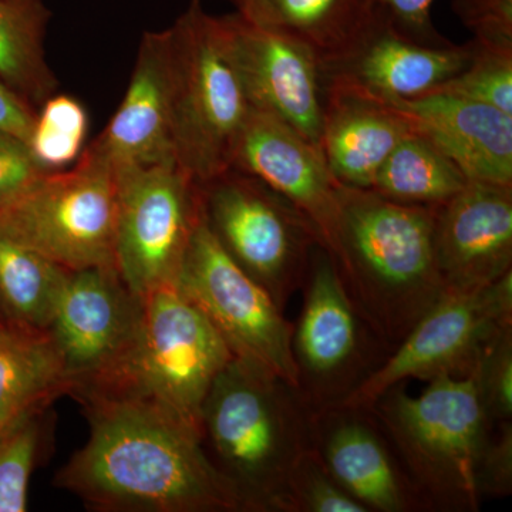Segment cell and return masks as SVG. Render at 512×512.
Listing matches in <instances>:
<instances>
[{
  "mask_svg": "<svg viewBox=\"0 0 512 512\" xmlns=\"http://www.w3.org/2000/svg\"><path fill=\"white\" fill-rule=\"evenodd\" d=\"M470 43L473 53L466 69L430 94L463 97L512 114V49Z\"/></svg>",
  "mask_w": 512,
  "mask_h": 512,
  "instance_id": "cell-28",
  "label": "cell"
},
{
  "mask_svg": "<svg viewBox=\"0 0 512 512\" xmlns=\"http://www.w3.org/2000/svg\"><path fill=\"white\" fill-rule=\"evenodd\" d=\"M333 259L349 295L390 350L447 293L434 249L437 207L338 185Z\"/></svg>",
  "mask_w": 512,
  "mask_h": 512,
  "instance_id": "cell-2",
  "label": "cell"
},
{
  "mask_svg": "<svg viewBox=\"0 0 512 512\" xmlns=\"http://www.w3.org/2000/svg\"><path fill=\"white\" fill-rule=\"evenodd\" d=\"M177 288L210 319L232 355L261 363L298 389L293 326L264 286L221 247L204 214L192 234Z\"/></svg>",
  "mask_w": 512,
  "mask_h": 512,
  "instance_id": "cell-11",
  "label": "cell"
},
{
  "mask_svg": "<svg viewBox=\"0 0 512 512\" xmlns=\"http://www.w3.org/2000/svg\"><path fill=\"white\" fill-rule=\"evenodd\" d=\"M313 447L367 512L427 510L372 410L339 406L313 413Z\"/></svg>",
  "mask_w": 512,
  "mask_h": 512,
  "instance_id": "cell-16",
  "label": "cell"
},
{
  "mask_svg": "<svg viewBox=\"0 0 512 512\" xmlns=\"http://www.w3.org/2000/svg\"><path fill=\"white\" fill-rule=\"evenodd\" d=\"M239 15L308 47L319 63L348 46L370 13V0H237Z\"/></svg>",
  "mask_w": 512,
  "mask_h": 512,
  "instance_id": "cell-23",
  "label": "cell"
},
{
  "mask_svg": "<svg viewBox=\"0 0 512 512\" xmlns=\"http://www.w3.org/2000/svg\"><path fill=\"white\" fill-rule=\"evenodd\" d=\"M289 512H367L336 481L315 447L293 464L286 483Z\"/></svg>",
  "mask_w": 512,
  "mask_h": 512,
  "instance_id": "cell-30",
  "label": "cell"
},
{
  "mask_svg": "<svg viewBox=\"0 0 512 512\" xmlns=\"http://www.w3.org/2000/svg\"><path fill=\"white\" fill-rule=\"evenodd\" d=\"M218 20L225 50L252 109L284 121L319 147L325 87L318 57L239 13Z\"/></svg>",
  "mask_w": 512,
  "mask_h": 512,
  "instance_id": "cell-13",
  "label": "cell"
},
{
  "mask_svg": "<svg viewBox=\"0 0 512 512\" xmlns=\"http://www.w3.org/2000/svg\"><path fill=\"white\" fill-rule=\"evenodd\" d=\"M49 18L42 0H0V79L33 111L57 87L46 62Z\"/></svg>",
  "mask_w": 512,
  "mask_h": 512,
  "instance_id": "cell-24",
  "label": "cell"
},
{
  "mask_svg": "<svg viewBox=\"0 0 512 512\" xmlns=\"http://www.w3.org/2000/svg\"><path fill=\"white\" fill-rule=\"evenodd\" d=\"M173 87L167 30L148 32L138 47L126 96L94 141L114 170L174 160Z\"/></svg>",
  "mask_w": 512,
  "mask_h": 512,
  "instance_id": "cell-19",
  "label": "cell"
},
{
  "mask_svg": "<svg viewBox=\"0 0 512 512\" xmlns=\"http://www.w3.org/2000/svg\"><path fill=\"white\" fill-rule=\"evenodd\" d=\"M70 272L0 232V308L6 322L49 330Z\"/></svg>",
  "mask_w": 512,
  "mask_h": 512,
  "instance_id": "cell-25",
  "label": "cell"
},
{
  "mask_svg": "<svg viewBox=\"0 0 512 512\" xmlns=\"http://www.w3.org/2000/svg\"><path fill=\"white\" fill-rule=\"evenodd\" d=\"M42 414L20 421L0 436V512L28 511L29 481L42 441Z\"/></svg>",
  "mask_w": 512,
  "mask_h": 512,
  "instance_id": "cell-29",
  "label": "cell"
},
{
  "mask_svg": "<svg viewBox=\"0 0 512 512\" xmlns=\"http://www.w3.org/2000/svg\"><path fill=\"white\" fill-rule=\"evenodd\" d=\"M477 392L491 424L512 419V325L488 340L474 369Z\"/></svg>",
  "mask_w": 512,
  "mask_h": 512,
  "instance_id": "cell-31",
  "label": "cell"
},
{
  "mask_svg": "<svg viewBox=\"0 0 512 512\" xmlns=\"http://www.w3.org/2000/svg\"><path fill=\"white\" fill-rule=\"evenodd\" d=\"M232 168L251 175L291 202L333 256L338 232V183L322 151L284 121L252 109Z\"/></svg>",
  "mask_w": 512,
  "mask_h": 512,
  "instance_id": "cell-17",
  "label": "cell"
},
{
  "mask_svg": "<svg viewBox=\"0 0 512 512\" xmlns=\"http://www.w3.org/2000/svg\"><path fill=\"white\" fill-rule=\"evenodd\" d=\"M320 151L342 187L372 190L394 147L413 130L389 101L345 84H325Z\"/></svg>",
  "mask_w": 512,
  "mask_h": 512,
  "instance_id": "cell-21",
  "label": "cell"
},
{
  "mask_svg": "<svg viewBox=\"0 0 512 512\" xmlns=\"http://www.w3.org/2000/svg\"><path fill=\"white\" fill-rule=\"evenodd\" d=\"M46 173L25 141L0 130V208L15 201Z\"/></svg>",
  "mask_w": 512,
  "mask_h": 512,
  "instance_id": "cell-34",
  "label": "cell"
},
{
  "mask_svg": "<svg viewBox=\"0 0 512 512\" xmlns=\"http://www.w3.org/2000/svg\"><path fill=\"white\" fill-rule=\"evenodd\" d=\"M72 383L49 330L0 322V434L69 396Z\"/></svg>",
  "mask_w": 512,
  "mask_h": 512,
  "instance_id": "cell-22",
  "label": "cell"
},
{
  "mask_svg": "<svg viewBox=\"0 0 512 512\" xmlns=\"http://www.w3.org/2000/svg\"><path fill=\"white\" fill-rule=\"evenodd\" d=\"M471 43L420 42L370 9L338 55L320 64L323 86L345 84L383 101L427 96L470 63Z\"/></svg>",
  "mask_w": 512,
  "mask_h": 512,
  "instance_id": "cell-14",
  "label": "cell"
},
{
  "mask_svg": "<svg viewBox=\"0 0 512 512\" xmlns=\"http://www.w3.org/2000/svg\"><path fill=\"white\" fill-rule=\"evenodd\" d=\"M305 299L292 325V353L298 390L313 412L346 402L382 366L392 350L359 312L333 256L313 251Z\"/></svg>",
  "mask_w": 512,
  "mask_h": 512,
  "instance_id": "cell-9",
  "label": "cell"
},
{
  "mask_svg": "<svg viewBox=\"0 0 512 512\" xmlns=\"http://www.w3.org/2000/svg\"><path fill=\"white\" fill-rule=\"evenodd\" d=\"M0 322H6L5 315H3L2 308H0Z\"/></svg>",
  "mask_w": 512,
  "mask_h": 512,
  "instance_id": "cell-37",
  "label": "cell"
},
{
  "mask_svg": "<svg viewBox=\"0 0 512 512\" xmlns=\"http://www.w3.org/2000/svg\"><path fill=\"white\" fill-rule=\"evenodd\" d=\"M433 3L434 0H370V9L407 36L420 42L441 45L450 40L444 39L434 29L430 16Z\"/></svg>",
  "mask_w": 512,
  "mask_h": 512,
  "instance_id": "cell-35",
  "label": "cell"
},
{
  "mask_svg": "<svg viewBox=\"0 0 512 512\" xmlns=\"http://www.w3.org/2000/svg\"><path fill=\"white\" fill-rule=\"evenodd\" d=\"M507 325H512V271L476 291L447 292L340 406L370 409L409 379L470 376L488 340Z\"/></svg>",
  "mask_w": 512,
  "mask_h": 512,
  "instance_id": "cell-12",
  "label": "cell"
},
{
  "mask_svg": "<svg viewBox=\"0 0 512 512\" xmlns=\"http://www.w3.org/2000/svg\"><path fill=\"white\" fill-rule=\"evenodd\" d=\"M200 192L205 222L221 247L284 311L322 245L316 229L291 202L235 168L200 184Z\"/></svg>",
  "mask_w": 512,
  "mask_h": 512,
  "instance_id": "cell-8",
  "label": "cell"
},
{
  "mask_svg": "<svg viewBox=\"0 0 512 512\" xmlns=\"http://www.w3.org/2000/svg\"><path fill=\"white\" fill-rule=\"evenodd\" d=\"M232 356L210 319L177 286H164L143 299L140 325L123 355L69 396L144 400L201 436L202 404Z\"/></svg>",
  "mask_w": 512,
  "mask_h": 512,
  "instance_id": "cell-4",
  "label": "cell"
},
{
  "mask_svg": "<svg viewBox=\"0 0 512 512\" xmlns=\"http://www.w3.org/2000/svg\"><path fill=\"white\" fill-rule=\"evenodd\" d=\"M141 313L143 299L127 288L116 266L70 272L49 332L72 390L123 355L136 335Z\"/></svg>",
  "mask_w": 512,
  "mask_h": 512,
  "instance_id": "cell-15",
  "label": "cell"
},
{
  "mask_svg": "<svg viewBox=\"0 0 512 512\" xmlns=\"http://www.w3.org/2000/svg\"><path fill=\"white\" fill-rule=\"evenodd\" d=\"M434 249L447 292L476 291L512 271V185L470 181L436 208Z\"/></svg>",
  "mask_w": 512,
  "mask_h": 512,
  "instance_id": "cell-18",
  "label": "cell"
},
{
  "mask_svg": "<svg viewBox=\"0 0 512 512\" xmlns=\"http://www.w3.org/2000/svg\"><path fill=\"white\" fill-rule=\"evenodd\" d=\"M476 466L477 493L483 498L508 497L512 493V424H495Z\"/></svg>",
  "mask_w": 512,
  "mask_h": 512,
  "instance_id": "cell-33",
  "label": "cell"
},
{
  "mask_svg": "<svg viewBox=\"0 0 512 512\" xmlns=\"http://www.w3.org/2000/svg\"><path fill=\"white\" fill-rule=\"evenodd\" d=\"M313 409L268 367L232 356L201 410V443L244 512H289L293 464L313 447Z\"/></svg>",
  "mask_w": 512,
  "mask_h": 512,
  "instance_id": "cell-3",
  "label": "cell"
},
{
  "mask_svg": "<svg viewBox=\"0 0 512 512\" xmlns=\"http://www.w3.org/2000/svg\"><path fill=\"white\" fill-rule=\"evenodd\" d=\"M86 110L73 97L52 96L36 114L29 150L46 170L59 171L80 157L87 136Z\"/></svg>",
  "mask_w": 512,
  "mask_h": 512,
  "instance_id": "cell-27",
  "label": "cell"
},
{
  "mask_svg": "<svg viewBox=\"0 0 512 512\" xmlns=\"http://www.w3.org/2000/svg\"><path fill=\"white\" fill-rule=\"evenodd\" d=\"M116 228V170L94 143L0 208L2 234L67 271L116 266Z\"/></svg>",
  "mask_w": 512,
  "mask_h": 512,
  "instance_id": "cell-7",
  "label": "cell"
},
{
  "mask_svg": "<svg viewBox=\"0 0 512 512\" xmlns=\"http://www.w3.org/2000/svg\"><path fill=\"white\" fill-rule=\"evenodd\" d=\"M0 436H2V434H0Z\"/></svg>",
  "mask_w": 512,
  "mask_h": 512,
  "instance_id": "cell-39",
  "label": "cell"
},
{
  "mask_svg": "<svg viewBox=\"0 0 512 512\" xmlns=\"http://www.w3.org/2000/svg\"><path fill=\"white\" fill-rule=\"evenodd\" d=\"M231 2H232V3H235V2H237V0H231Z\"/></svg>",
  "mask_w": 512,
  "mask_h": 512,
  "instance_id": "cell-38",
  "label": "cell"
},
{
  "mask_svg": "<svg viewBox=\"0 0 512 512\" xmlns=\"http://www.w3.org/2000/svg\"><path fill=\"white\" fill-rule=\"evenodd\" d=\"M36 111L30 109L19 96L0 79V130L29 144L35 127Z\"/></svg>",
  "mask_w": 512,
  "mask_h": 512,
  "instance_id": "cell-36",
  "label": "cell"
},
{
  "mask_svg": "<svg viewBox=\"0 0 512 512\" xmlns=\"http://www.w3.org/2000/svg\"><path fill=\"white\" fill-rule=\"evenodd\" d=\"M89 440L55 477L97 512H244L201 436L156 404L77 393Z\"/></svg>",
  "mask_w": 512,
  "mask_h": 512,
  "instance_id": "cell-1",
  "label": "cell"
},
{
  "mask_svg": "<svg viewBox=\"0 0 512 512\" xmlns=\"http://www.w3.org/2000/svg\"><path fill=\"white\" fill-rule=\"evenodd\" d=\"M470 183L460 167L416 130L394 147L372 190L407 205L440 207Z\"/></svg>",
  "mask_w": 512,
  "mask_h": 512,
  "instance_id": "cell-26",
  "label": "cell"
},
{
  "mask_svg": "<svg viewBox=\"0 0 512 512\" xmlns=\"http://www.w3.org/2000/svg\"><path fill=\"white\" fill-rule=\"evenodd\" d=\"M453 9L478 45L512 49V0H454Z\"/></svg>",
  "mask_w": 512,
  "mask_h": 512,
  "instance_id": "cell-32",
  "label": "cell"
},
{
  "mask_svg": "<svg viewBox=\"0 0 512 512\" xmlns=\"http://www.w3.org/2000/svg\"><path fill=\"white\" fill-rule=\"evenodd\" d=\"M167 33L174 158L204 184L231 170L252 107L225 50L217 16L194 0Z\"/></svg>",
  "mask_w": 512,
  "mask_h": 512,
  "instance_id": "cell-6",
  "label": "cell"
},
{
  "mask_svg": "<svg viewBox=\"0 0 512 512\" xmlns=\"http://www.w3.org/2000/svg\"><path fill=\"white\" fill-rule=\"evenodd\" d=\"M116 268L144 299L177 286L195 227L200 184L177 161L117 168Z\"/></svg>",
  "mask_w": 512,
  "mask_h": 512,
  "instance_id": "cell-10",
  "label": "cell"
},
{
  "mask_svg": "<svg viewBox=\"0 0 512 512\" xmlns=\"http://www.w3.org/2000/svg\"><path fill=\"white\" fill-rule=\"evenodd\" d=\"M389 103L450 157L468 181L512 185V114L441 93Z\"/></svg>",
  "mask_w": 512,
  "mask_h": 512,
  "instance_id": "cell-20",
  "label": "cell"
},
{
  "mask_svg": "<svg viewBox=\"0 0 512 512\" xmlns=\"http://www.w3.org/2000/svg\"><path fill=\"white\" fill-rule=\"evenodd\" d=\"M370 410L427 510H480L476 466L495 426L481 404L474 373L437 377L416 397L404 390V383L397 384Z\"/></svg>",
  "mask_w": 512,
  "mask_h": 512,
  "instance_id": "cell-5",
  "label": "cell"
}]
</instances>
